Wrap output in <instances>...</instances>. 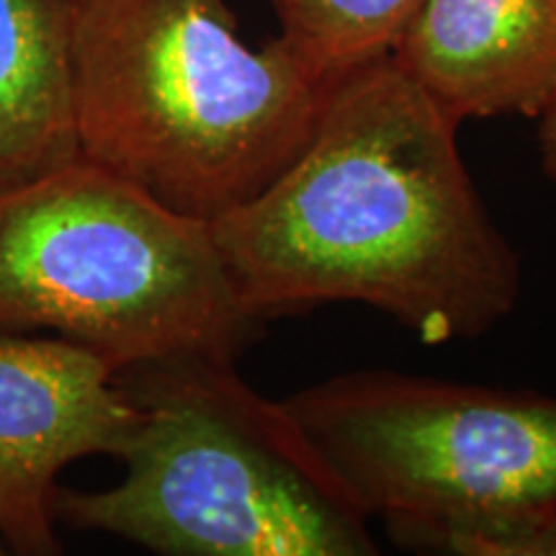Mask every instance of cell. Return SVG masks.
<instances>
[{
  "label": "cell",
  "instance_id": "cell-1",
  "mask_svg": "<svg viewBox=\"0 0 556 556\" xmlns=\"http://www.w3.org/2000/svg\"><path fill=\"white\" fill-rule=\"evenodd\" d=\"M208 227L261 319L361 302L451 343L503 323L523 287L520 255L464 165L458 122L392 58L328 80L289 168Z\"/></svg>",
  "mask_w": 556,
  "mask_h": 556
},
{
  "label": "cell",
  "instance_id": "cell-2",
  "mask_svg": "<svg viewBox=\"0 0 556 556\" xmlns=\"http://www.w3.org/2000/svg\"><path fill=\"white\" fill-rule=\"evenodd\" d=\"M325 86L281 37L250 47L227 0H75L78 157L214 222L289 168Z\"/></svg>",
  "mask_w": 556,
  "mask_h": 556
},
{
  "label": "cell",
  "instance_id": "cell-3",
  "mask_svg": "<svg viewBox=\"0 0 556 556\" xmlns=\"http://www.w3.org/2000/svg\"><path fill=\"white\" fill-rule=\"evenodd\" d=\"M139 422L103 492L58 490L54 520L165 556H374V516L283 402L235 361L124 368Z\"/></svg>",
  "mask_w": 556,
  "mask_h": 556
},
{
  "label": "cell",
  "instance_id": "cell-4",
  "mask_svg": "<svg viewBox=\"0 0 556 556\" xmlns=\"http://www.w3.org/2000/svg\"><path fill=\"white\" fill-rule=\"evenodd\" d=\"M208 222L75 157L0 191V336H54L124 368L235 361L261 336Z\"/></svg>",
  "mask_w": 556,
  "mask_h": 556
},
{
  "label": "cell",
  "instance_id": "cell-5",
  "mask_svg": "<svg viewBox=\"0 0 556 556\" xmlns=\"http://www.w3.org/2000/svg\"><path fill=\"white\" fill-rule=\"evenodd\" d=\"M371 516L556 500V397L353 371L283 400Z\"/></svg>",
  "mask_w": 556,
  "mask_h": 556
},
{
  "label": "cell",
  "instance_id": "cell-6",
  "mask_svg": "<svg viewBox=\"0 0 556 556\" xmlns=\"http://www.w3.org/2000/svg\"><path fill=\"white\" fill-rule=\"evenodd\" d=\"M137 422V405L101 356L54 336H0V544L58 554L60 471L116 456Z\"/></svg>",
  "mask_w": 556,
  "mask_h": 556
},
{
  "label": "cell",
  "instance_id": "cell-7",
  "mask_svg": "<svg viewBox=\"0 0 556 556\" xmlns=\"http://www.w3.org/2000/svg\"><path fill=\"white\" fill-rule=\"evenodd\" d=\"M389 58L458 124L539 119L556 93V0H422Z\"/></svg>",
  "mask_w": 556,
  "mask_h": 556
},
{
  "label": "cell",
  "instance_id": "cell-8",
  "mask_svg": "<svg viewBox=\"0 0 556 556\" xmlns=\"http://www.w3.org/2000/svg\"><path fill=\"white\" fill-rule=\"evenodd\" d=\"M75 0H0V191L78 157Z\"/></svg>",
  "mask_w": 556,
  "mask_h": 556
},
{
  "label": "cell",
  "instance_id": "cell-9",
  "mask_svg": "<svg viewBox=\"0 0 556 556\" xmlns=\"http://www.w3.org/2000/svg\"><path fill=\"white\" fill-rule=\"evenodd\" d=\"M422 0H274L281 39L328 83L389 58Z\"/></svg>",
  "mask_w": 556,
  "mask_h": 556
},
{
  "label": "cell",
  "instance_id": "cell-10",
  "mask_svg": "<svg viewBox=\"0 0 556 556\" xmlns=\"http://www.w3.org/2000/svg\"><path fill=\"white\" fill-rule=\"evenodd\" d=\"M394 544L422 554L556 556V500L484 510L389 516Z\"/></svg>",
  "mask_w": 556,
  "mask_h": 556
},
{
  "label": "cell",
  "instance_id": "cell-11",
  "mask_svg": "<svg viewBox=\"0 0 556 556\" xmlns=\"http://www.w3.org/2000/svg\"><path fill=\"white\" fill-rule=\"evenodd\" d=\"M539 152L541 168L548 178L556 180V93L539 116Z\"/></svg>",
  "mask_w": 556,
  "mask_h": 556
}]
</instances>
